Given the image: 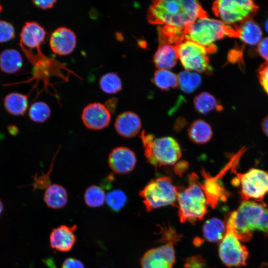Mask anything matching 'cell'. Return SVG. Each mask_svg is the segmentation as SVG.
I'll list each match as a JSON object with an SVG mask.
<instances>
[{
	"label": "cell",
	"instance_id": "277c9868",
	"mask_svg": "<svg viewBox=\"0 0 268 268\" xmlns=\"http://www.w3.org/2000/svg\"><path fill=\"white\" fill-rule=\"evenodd\" d=\"M265 207L264 204L243 201L237 210L228 214L226 220L239 240L247 242L251 239Z\"/></svg>",
	"mask_w": 268,
	"mask_h": 268
},
{
	"label": "cell",
	"instance_id": "7a4b0ae2",
	"mask_svg": "<svg viewBox=\"0 0 268 268\" xmlns=\"http://www.w3.org/2000/svg\"><path fill=\"white\" fill-rule=\"evenodd\" d=\"M184 38L194 41L208 49L216 51L213 44L225 36L238 38L237 24H227L223 22L204 16L200 18L184 30Z\"/></svg>",
	"mask_w": 268,
	"mask_h": 268
},
{
	"label": "cell",
	"instance_id": "74e56055",
	"mask_svg": "<svg viewBox=\"0 0 268 268\" xmlns=\"http://www.w3.org/2000/svg\"><path fill=\"white\" fill-rule=\"evenodd\" d=\"M62 268H84V267L80 261L75 258H69L64 261Z\"/></svg>",
	"mask_w": 268,
	"mask_h": 268
},
{
	"label": "cell",
	"instance_id": "f35d334b",
	"mask_svg": "<svg viewBox=\"0 0 268 268\" xmlns=\"http://www.w3.org/2000/svg\"><path fill=\"white\" fill-rule=\"evenodd\" d=\"M189 167V163L186 161L182 160L175 163L174 167V172L179 176H182Z\"/></svg>",
	"mask_w": 268,
	"mask_h": 268
},
{
	"label": "cell",
	"instance_id": "603a6c76",
	"mask_svg": "<svg viewBox=\"0 0 268 268\" xmlns=\"http://www.w3.org/2000/svg\"><path fill=\"white\" fill-rule=\"evenodd\" d=\"M22 64L21 54L15 49H6L0 54V68L4 72H16L21 68Z\"/></svg>",
	"mask_w": 268,
	"mask_h": 268
},
{
	"label": "cell",
	"instance_id": "30bf717a",
	"mask_svg": "<svg viewBox=\"0 0 268 268\" xmlns=\"http://www.w3.org/2000/svg\"><path fill=\"white\" fill-rule=\"evenodd\" d=\"M219 256L227 267H242L246 265L249 253L234 235L230 222L226 220V232L220 243Z\"/></svg>",
	"mask_w": 268,
	"mask_h": 268
},
{
	"label": "cell",
	"instance_id": "4dcf8cb0",
	"mask_svg": "<svg viewBox=\"0 0 268 268\" xmlns=\"http://www.w3.org/2000/svg\"><path fill=\"white\" fill-rule=\"evenodd\" d=\"M51 113V109L47 103L37 101L31 106L29 111V117L35 123H43L50 117Z\"/></svg>",
	"mask_w": 268,
	"mask_h": 268
},
{
	"label": "cell",
	"instance_id": "ab89813d",
	"mask_svg": "<svg viewBox=\"0 0 268 268\" xmlns=\"http://www.w3.org/2000/svg\"><path fill=\"white\" fill-rule=\"evenodd\" d=\"M33 3L37 7L43 9H48L53 7L57 2L55 0H33Z\"/></svg>",
	"mask_w": 268,
	"mask_h": 268
},
{
	"label": "cell",
	"instance_id": "484cf974",
	"mask_svg": "<svg viewBox=\"0 0 268 268\" xmlns=\"http://www.w3.org/2000/svg\"><path fill=\"white\" fill-rule=\"evenodd\" d=\"M194 105L196 111L202 114H206L214 110L220 111L223 109L215 98L207 92L198 95L194 98Z\"/></svg>",
	"mask_w": 268,
	"mask_h": 268
},
{
	"label": "cell",
	"instance_id": "ee69618b",
	"mask_svg": "<svg viewBox=\"0 0 268 268\" xmlns=\"http://www.w3.org/2000/svg\"><path fill=\"white\" fill-rule=\"evenodd\" d=\"M113 179H114V177H113V176L112 175H109L106 178V179H105L104 181H103L102 183V185H103V186L105 188H109L111 186V181H112L113 180Z\"/></svg>",
	"mask_w": 268,
	"mask_h": 268
},
{
	"label": "cell",
	"instance_id": "d590c367",
	"mask_svg": "<svg viewBox=\"0 0 268 268\" xmlns=\"http://www.w3.org/2000/svg\"><path fill=\"white\" fill-rule=\"evenodd\" d=\"M256 229L268 236V208H265L257 225Z\"/></svg>",
	"mask_w": 268,
	"mask_h": 268
},
{
	"label": "cell",
	"instance_id": "7402d4cb",
	"mask_svg": "<svg viewBox=\"0 0 268 268\" xmlns=\"http://www.w3.org/2000/svg\"><path fill=\"white\" fill-rule=\"evenodd\" d=\"M188 134L192 142L199 144L208 142L213 134L210 126L201 119L195 121L190 125Z\"/></svg>",
	"mask_w": 268,
	"mask_h": 268
},
{
	"label": "cell",
	"instance_id": "3957f363",
	"mask_svg": "<svg viewBox=\"0 0 268 268\" xmlns=\"http://www.w3.org/2000/svg\"><path fill=\"white\" fill-rule=\"evenodd\" d=\"M189 186L177 187L178 216L181 222L194 224L203 220L207 212L204 194L198 183V177L195 173L188 176Z\"/></svg>",
	"mask_w": 268,
	"mask_h": 268
},
{
	"label": "cell",
	"instance_id": "f1b7e54d",
	"mask_svg": "<svg viewBox=\"0 0 268 268\" xmlns=\"http://www.w3.org/2000/svg\"><path fill=\"white\" fill-rule=\"evenodd\" d=\"M106 195L101 187L92 185L88 187L84 195L86 204L90 207H98L102 206L105 201Z\"/></svg>",
	"mask_w": 268,
	"mask_h": 268
},
{
	"label": "cell",
	"instance_id": "c3c4849f",
	"mask_svg": "<svg viewBox=\"0 0 268 268\" xmlns=\"http://www.w3.org/2000/svg\"><path fill=\"white\" fill-rule=\"evenodd\" d=\"M2 9V8L0 4V12L1 11Z\"/></svg>",
	"mask_w": 268,
	"mask_h": 268
},
{
	"label": "cell",
	"instance_id": "2e32d148",
	"mask_svg": "<svg viewBox=\"0 0 268 268\" xmlns=\"http://www.w3.org/2000/svg\"><path fill=\"white\" fill-rule=\"evenodd\" d=\"M76 228V225L72 226L62 225L53 228L50 235L51 247L60 252L69 251L76 242L74 233Z\"/></svg>",
	"mask_w": 268,
	"mask_h": 268
},
{
	"label": "cell",
	"instance_id": "7c38bea8",
	"mask_svg": "<svg viewBox=\"0 0 268 268\" xmlns=\"http://www.w3.org/2000/svg\"><path fill=\"white\" fill-rule=\"evenodd\" d=\"M81 119L88 129L100 130L110 124L111 113L105 105L99 102H94L84 107L82 112Z\"/></svg>",
	"mask_w": 268,
	"mask_h": 268
},
{
	"label": "cell",
	"instance_id": "8992f818",
	"mask_svg": "<svg viewBox=\"0 0 268 268\" xmlns=\"http://www.w3.org/2000/svg\"><path fill=\"white\" fill-rule=\"evenodd\" d=\"M143 146L146 158L155 167L174 165L182 155L179 144L170 136L154 139Z\"/></svg>",
	"mask_w": 268,
	"mask_h": 268
},
{
	"label": "cell",
	"instance_id": "7dc6e473",
	"mask_svg": "<svg viewBox=\"0 0 268 268\" xmlns=\"http://www.w3.org/2000/svg\"><path fill=\"white\" fill-rule=\"evenodd\" d=\"M2 209H3L2 203L1 201L0 200V215L2 211Z\"/></svg>",
	"mask_w": 268,
	"mask_h": 268
},
{
	"label": "cell",
	"instance_id": "ffe728a7",
	"mask_svg": "<svg viewBox=\"0 0 268 268\" xmlns=\"http://www.w3.org/2000/svg\"><path fill=\"white\" fill-rule=\"evenodd\" d=\"M237 25L238 38L245 43L255 45L260 42L262 37V29L252 19L245 20Z\"/></svg>",
	"mask_w": 268,
	"mask_h": 268
},
{
	"label": "cell",
	"instance_id": "7bdbcfd3",
	"mask_svg": "<svg viewBox=\"0 0 268 268\" xmlns=\"http://www.w3.org/2000/svg\"><path fill=\"white\" fill-rule=\"evenodd\" d=\"M116 105V101L115 100H109L106 103V107L109 110L110 112H113L114 111Z\"/></svg>",
	"mask_w": 268,
	"mask_h": 268
},
{
	"label": "cell",
	"instance_id": "52a82bcc",
	"mask_svg": "<svg viewBox=\"0 0 268 268\" xmlns=\"http://www.w3.org/2000/svg\"><path fill=\"white\" fill-rule=\"evenodd\" d=\"M258 9L259 7L250 0H218L212 6L215 15L227 24L252 19Z\"/></svg>",
	"mask_w": 268,
	"mask_h": 268
},
{
	"label": "cell",
	"instance_id": "836d02e7",
	"mask_svg": "<svg viewBox=\"0 0 268 268\" xmlns=\"http://www.w3.org/2000/svg\"><path fill=\"white\" fill-rule=\"evenodd\" d=\"M183 268H209L206 262L201 255H195L186 260Z\"/></svg>",
	"mask_w": 268,
	"mask_h": 268
},
{
	"label": "cell",
	"instance_id": "f6af8a7d",
	"mask_svg": "<svg viewBox=\"0 0 268 268\" xmlns=\"http://www.w3.org/2000/svg\"><path fill=\"white\" fill-rule=\"evenodd\" d=\"M259 268H268V263H263Z\"/></svg>",
	"mask_w": 268,
	"mask_h": 268
},
{
	"label": "cell",
	"instance_id": "d6986e66",
	"mask_svg": "<svg viewBox=\"0 0 268 268\" xmlns=\"http://www.w3.org/2000/svg\"><path fill=\"white\" fill-rule=\"evenodd\" d=\"M178 60L176 46L161 41L153 57L155 66L159 69H169L176 65Z\"/></svg>",
	"mask_w": 268,
	"mask_h": 268
},
{
	"label": "cell",
	"instance_id": "d6a6232c",
	"mask_svg": "<svg viewBox=\"0 0 268 268\" xmlns=\"http://www.w3.org/2000/svg\"><path fill=\"white\" fill-rule=\"evenodd\" d=\"M14 29L9 23L0 20V42H5L14 37Z\"/></svg>",
	"mask_w": 268,
	"mask_h": 268
},
{
	"label": "cell",
	"instance_id": "cb8c5ba5",
	"mask_svg": "<svg viewBox=\"0 0 268 268\" xmlns=\"http://www.w3.org/2000/svg\"><path fill=\"white\" fill-rule=\"evenodd\" d=\"M204 238L209 242L222 239L226 232V225L218 218H211L205 222L202 228Z\"/></svg>",
	"mask_w": 268,
	"mask_h": 268
},
{
	"label": "cell",
	"instance_id": "1f68e13d",
	"mask_svg": "<svg viewBox=\"0 0 268 268\" xmlns=\"http://www.w3.org/2000/svg\"><path fill=\"white\" fill-rule=\"evenodd\" d=\"M106 202L110 209L114 211H120L125 205L127 197L121 190H114L106 195Z\"/></svg>",
	"mask_w": 268,
	"mask_h": 268
},
{
	"label": "cell",
	"instance_id": "b9f144b4",
	"mask_svg": "<svg viewBox=\"0 0 268 268\" xmlns=\"http://www.w3.org/2000/svg\"><path fill=\"white\" fill-rule=\"evenodd\" d=\"M261 127L263 132L268 137V115L266 116L263 120Z\"/></svg>",
	"mask_w": 268,
	"mask_h": 268
},
{
	"label": "cell",
	"instance_id": "9a60e30c",
	"mask_svg": "<svg viewBox=\"0 0 268 268\" xmlns=\"http://www.w3.org/2000/svg\"><path fill=\"white\" fill-rule=\"evenodd\" d=\"M50 46L52 51L60 56H66L74 50L76 37L74 32L66 27H60L51 33Z\"/></svg>",
	"mask_w": 268,
	"mask_h": 268
},
{
	"label": "cell",
	"instance_id": "8d00e7d4",
	"mask_svg": "<svg viewBox=\"0 0 268 268\" xmlns=\"http://www.w3.org/2000/svg\"><path fill=\"white\" fill-rule=\"evenodd\" d=\"M260 55L268 62V37L261 40L258 46Z\"/></svg>",
	"mask_w": 268,
	"mask_h": 268
},
{
	"label": "cell",
	"instance_id": "83f0119b",
	"mask_svg": "<svg viewBox=\"0 0 268 268\" xmlns=\"http://www.w3.org/2000/svg\"><path fill=\"white\" fill-rule=\"evenodd\" d=\"M153 81L157 87L163 90L178 85V76L169 69L157 70L154 73Z\"/></svg>",
	"mask_w": 268,
	"mask_h": 268
},
{
	"label": "cell",
	"instance_id": "8fae6325",
	"mask_svg": "<svg viewBox=\"0 0 268 268\" xmlns=\"http://www.w3.org/2000/svg\"><path fill=\"white\" fill-rule=\"evenodd\" d=\"M174 241L147 251L141 259L142 268H172L175 260Z\"/></svg>",
	"mask_w": 268,
	"mask_h": 268
},
{
	"label": "cell",
	"instance_id": "5b68a950",
	"mask_svg": "<svg viewBox=\"0 0 268 268\" xmlns=\"http://www.w3.org/2000/svg\"><path fill=\"white\" fill-rule=\"evenodd\" d=\"M143 198L146 210L167 205H175L177 199V188L170 178L163 176L151 180L139 192Z\"/></svg>",
	"mask_w": 268,
	"mask_h": 268
},
{
	"label": "cell",
	"instance_id": "4fadbf2b",
	"mask_svg": "<svg viewBox=\"0 0 268 268\" xmlns=\"http://www.w3.org/2000/svg\"><path fill=\"white\" fill-rule=\"evenodd\" d=\"M108 162L114 173L124 175L134 169L136 158L133 150L126 147L119 146L114 148L110 153Z\"/></svg>",
	"mask_w": 268,
	"mask_h": 268
},
{
	"label": "cell",
	"instance_id": "60d3db41",
	"mask_svg": "<svg viewBox=\"0 0 268 268\" xmlns=\"http://www.w3.org/2000/svg\"><path fill=\"white\" fill-rule=\"evenodd\" d=\"M186 125V122L185 119L180 118L176 120L174 125V129L177 131H181L184 126Z\"/></svg>",
	"mask_w": 268,
	"mask_h": 268
},
{
	"label": "cell",
	"instance_id": "e0dca14e",
	"mask_svg": "<svg viewBox=\"0 0 268 268\" xmlns=\"http://www.w3.org/2000/svg\"><path fill=\"white\" fill-rule=\"evenodd\" d=\"M141 127V121L135 113L127 111L119 115L115 122L117 133L127 138L135 136L139 132Z\"/></svg>",
	"mask_w": 268,
	"mask_h": 268
},
{
	"label": "cell",
	"instance_id": "6da1fadb",
	"mask_svg": "<svg viewBox=\"0 0 268 268\" xmlns=\"http://www.w3.org/2000/svg\"><path fill=\"white\" fill-rule=\"evenodd\" d=\"M206 16L197 0H160L153 1L147 17L151 23L165 24L184 30L198 19Z\"/></svg>",
	"mask_w": 268,
	"mask_h": 268
},
{
	"label": "cell",
	"instance_id": "44dd1931",
	"mask_svg": "<svg viewBox=\"0 0 268 268\" xmlns=\"http://www.w3.org/2000/svg\"><path fill=\"white\" fill-rule=\"evenodd\" d=\"M44 201L46 205L53 209L64 207L68 201V194L62 186L53 184L46 188L44 194Z\"/></svg>",
	"mask_w": 268,
	"mask_h": 268
},
{
	"label": "cell",
	"instance_id": "e575fe53",
	"mask_svg": "<svg viewBox=\"0 0 268 268\" xmlns=\"http://www.w3.org/2000/svg\"><path fill=\"white\" fill-rule=\"evenodd\" d=\"M258 77L260 84L268 95V62L261 65L258 69Z\"/></svg>",
	"mask_w": 268,
	"mask_h": 268
},
{
	"label": "cell",
	"instance_id": "f546056e",
	"mask_svg": "<svg viewBox=\"0 0 268 268\" xmlns=\"http://www.w3.org/2000/svg\"><path fill=\"white\" fill-rule=\"evenodd\" d=\"M99 86L104 92L112 94L122 90V83L116 73L110 72L105 74L100 78Z\"/></svg>",
	"mask_w": 268,
	"mask_h": 268
},
{
	"label": "cell",
	"instance_id": "9c48e42d",
	"mask_svg": "<svg viewBox=\"0 0 268 268\" xmlns=\"http://www.w3.org/2000/svg\"><path fill=\"white\" fill-rule=\"evenodd\" d=\"M178 59L187 70L202 72L209 71L207 54L205 47L191 40L184 39L176 45Z\"/></svg>",
	"mask_w": 268,
	"mask_h": 268
},
{
	"label": "cell",
	"instance_id": "5bb4252c",
	"mask_svg": "<svg viewBox=\"0 0 268 268\" xmlns=\"http://www.w3.org/2000/svg\"><path fill=\"white\" fill-rule=\"evenodd\" d=\"M201 174L204 181L202 183L198 182L199 185L204 194L207 204L214 208L220 201H226L229 193L218 181L219 175L212 177L204 169H202Z\"/></svg>",
	"mask_w": 268,
	"mask_h": 268
},
{
	"label": "cell",
	"instance_id": "bcb514c9",
	"mask_svg": "<svg viewBox=\"0 0 268 268\" xmlns=\"http://www.w3.org/2000/svg\"><path fill=\"white\" fill-rule=\"evenodd\" d=\"M265 27L266 31L268 33V18L265 22Z\"/></svg>",
	"mask_w": 268,
	"mask_h": 268
},
{
	"label": "cell",
	"instance_id": "ba28073f",
	"mask_svg": "<svg viewBox=\"0 0 268 268\" xmlns=\"http://www.w3.org/2000/svg\"><path fill=\"white\" fill-rule=\"evenodd\" d=\"M238 182L233 184L240 185L241 198L244 201L253 199L261 201L268 193V172L259 169L252 168L244 173H237Z\"/></svg>",
	"mask_w": 268,
	"mask_h": 268
},
{
	"label": "cell",
	"instance_id": "4316f807",
	"mask_svg": "<svg viewBox=\"0 0 268 268\" xmlns=\"http://www.w3.org/2000/svg\"><path fill=\"white\" fill-rule=\"evenodd\" d=\"M177 76L178 85L181 89L186 93H192L201 83V76L198 72L185 70L181 71Z\"/></svg>",
	"mask_w": 268,
	"mask_h": 268
},
{
	"label": "cell",
	"instance_id": "ac0fdd59",
	"mask_svg": "<svg viewBox=\"0 0 268 268\" xmlns=\"http://www.w3.org/2000/svg\"><path fill=\"white\" fill-rule=\"evenodd\" d=\"M46 36L45 29L34 21L27 22L22 28L20 38L22 43L29 48H38Z\"/></svg>",
	"mask_w": 268,
	"mask_h": 268
},
{
	"label": "cell",
	"instance_id": "d4e9b609",
	"mask_svg": "<svg viewBox=\"0 0 268 268\" xmlns=\"http://www.w3.org/2000/svg\"><path fill=\"white\" fill-rule=\"evenodd\" d=\"M4 104L10 114L16 116L23 115L28 107V98L25 95L11 93L5 97Z\"/></svg>",
	"mask_w": 268,
	"mask_h": 268
}]
</instances>
